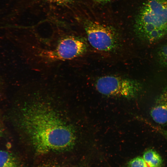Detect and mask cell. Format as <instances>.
Here are the masks:
<instances>
[{"label": "cell", "mask_w": 167, "mask_h": 167, "mask_svg": "<svg viewBox=\"0 0 167 167\" xmlns=\"http://www.w3.org/2000/svg\"><path fill=\"white\" fill-rule=\"evenodd\" d=\"M95 1L99 3L106 2L110 1L111 0H95Z\"/></svg>", "instance_id": "14"}, {"label": "cell", "mask_w": 167, "mask_h": 167, "mask_svg": "<svg viewBox=\"0 0 167 167\" xmlns=\"http://www.w3.org/2000/svg\"><path fill=\"white\" fill-rule=\"evenodd\" d=\"M4 134V128L1 122L0 121V137L2 136Z\"/></svg>", "instance_id": "13"}, {"label": "cell", "mask_w": 167, "mask_h": 167, "mask_svg": "<svg viewBox=\"0 0 167 167\" xmlns=\"http://www.w3.org/2000/svg\"><path fill=\"white\" fill-rule=\"evenodd\" d=\"M137 37L147 44L157 42L167 35V0H148L136 17Z\"/></svg>", "instance_id": "2"}, {"label": "cell", "mask_w": 167, "mask_h": 167, "mask_svg": "<svg viewBox=\"0 0 167 167\" xmlns=\"http://www.w3.org/2000/svg\"><path fill=\"white\" fill-rule=\"evenodd\" d=\"M143 158L149 167H162L163 160L160 155L152 149H149L143 153Z\"/></svg>", "instance_id": "9"}, {"label": "cell", "mask_w": 167, "mask_h": 167, "mask_svg": "<svg viewBox=\"0 0 167 167\" xmlns=\"http://www.w3.org/2000/svg\"><path fill=\"white\" fill-rule=\"evenodd\" d=\"M150 114L153 120L161 125L167 124V88L156 98Z\"/></svg>", "instance_id": "7"}, {"label": "cell", "mask_w": 167, "mask_h": 167, "mask_svg": "<svg viewBox=\"0 0 167 167\" xmlns=\"http://www.w3.org/2000/svg\"><path fill=\"white\" fill-rule=\"evenodd\" d=\"M128 167H149L143 157L139 156L130 160L127 163Z\"/></svg>", "instance_id": "11"}, {"label": "cell", "mask_w": 167, "mask_h": 167, "mask_svg": "<svg viewBox=\"0 0 167 167\" xmlns=\"http://www.w3.org/2000/svg\"><path fill=\"white\" fill-rule=\"evenodd\" d=\"M0 167H22L16 156L11 152L0 150Z\"/></svg>", "instance_id": "8"}, {"label": "cell", "mask_w": 167, "mask_h": 167, "mask_svg": "<svg viewBox=\"0 0 167 167\" xmlns=\"http://www.w3.org/2000/svg\"><path fill=\"white\" fill-rule=\"evenodd\" d=\"M29 13L60 21L68 20L77 0H26Z\"/></svg>", "instance_id": "5"}, {"label": "cell", "mask_w": 167, "mask_h": 167, "mask_svg": "<svg viewBox=\"0 0 167 167\" xmlns=\"http://www.w3.org/2000/svg\"><path fill=\"white\" fill-rule=\"evenodd\" d=\"M88 48V43L84 38L67 35L58 41L55 48L48 52V54L54 59L70 60L83 55L87 51Z\"/></svg>", "instance_id": "6"}, {"label": "cell", "mask_w": 167, "mask_h": 167, "mask_svg": "<svg viewBox=\"0 0 167 167\" xmlns=\"http://www.w3.org/2000/svg\"><path fill=\"white\" fill-rule=\"evenodd\" d=\"M142 87L141 83L135 80L111 75L100 77L95 83L96 88L100 93L127 99L136 97Z\"/></svg>", "instance_id": "3"}, {"label": "cell", "mask_w": 167, "mask_h": 167, "mask_svg": "<svg viewBox=\"0 0 167 167\" xmlns=\"http://www.w3.org/2000/svg\"><path fill=\"white\" fill-rule=\"evenodd\" d=\"M157 60L160 65L167 68V42L162 45L158 50Z\"/></svg>", "instance_id": "10"}, {"label": "cell", "mask_w": 167, "mask_h": 167, "mask_svg": "<svg viewBox=\"0 0 167 167\" xmlns=\"http://www.w3.org/2000/svg\"><path fill=\"white\" fill-rule=\"evenodd\" d=\"M84 27L88 42L95 49L102 51L112 52L120 47L119 35L112 27L88 20L85 22Z\"/></svg>", "instance_id": "4"}, {"label": "cell", "mask_w": 167, "mask_h": 167, "mask_svg": "<svg viewBox=\"0 0 167 167\" xmlns=\"http://www.w3.org/2000/svg\"><path fill=\"white\" fill-rule=\"evenodd\" d=\"M17 119L19 126L38 153L66 151L75 143L76 137L73 126L45 105L36 104L26 106Z\"/></svg>", "instance_id": "1"}, {"label": "cell", "mask_w": 167, "mask_h": 167, "mask_svg": "<svg viewBox=\"0 0 167 167\" xmlns=\"http://www.w3.org/2000/svg\"><path fill=\"white\" fill-rule=\"evenodd\" d=\"M38 167H61L58 165L51 164H43L39 166Z\"/></svg>", "instance_id": "12"}]
</instances>
